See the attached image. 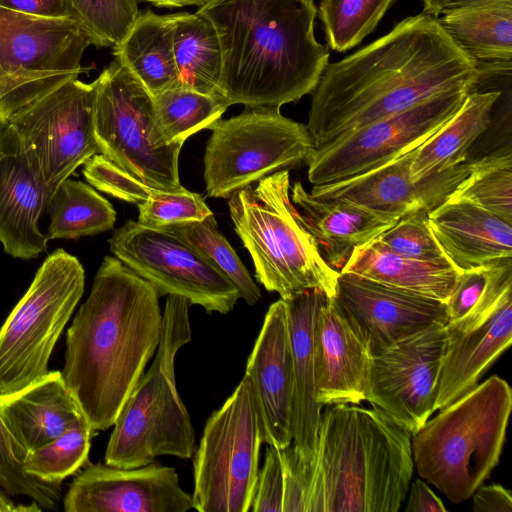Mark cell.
Returning <instances> with one entry per match:
<instances>
[{"label": "cell", "mask_w": 512, "mask_h": 512, "mask_svg": "<svg viewBox=\"0 0 512 512\" xmlns=\"http://www.w3.org/2000/svg\"><path fill=\"white\" fill-rule=\"evenodd\" d=\"M477 65L437 18L420 13L324 70L306 125L314 148L454 89L473 88Z\"/></svg>", "instance_id": "cell-1"}, {"label": "cell", "mask_w": 512, "mask_h": 512, "mask_svg": "<svg viewBox=\"0 0 512 512\" xmlns=\"http://www.w3.org/2000/svg\"><path fill=\"white\" fill-rule=\"evenodd\" d=\"M155 288L118 258L104 257L66 333L62 378L97 430L113 426L158 348Z\"/></svg>", "instance_id": "cell-2"}, {"label": "cell", "mask_w": 512, "mask_h": 512, "mask_svg": "<svg viewBox=\"0 0 512 512\" xmlns=\"http://www.w3.org/2000/svg\"><path fill=\"white\" fill-rule=\"evenodd\" d=\"M222 53L219 93L231 105L281 107L314 91L329 64L314 0H209L199 7Z\"/></svg>", "instance_id": "cell-3"}, {"label": "cell", "mask_w": 512, "mask_h": 512, "mask_svg": "<svg viewBox=\"0 0 512 512\" xmlns=\"http://www.w3.org/2000/svg\"><path fill=\"white\" fill-rule=\"evenodd\" d=\"M411 436L377 407L328 405L305 512H398L413 475Z\"/></svg>", "instance_id": "cell-4"}, {"label": "cell", "mask_w": 512, "mask_h": 512, "mask_svg": "<svg viewBox=\"0 0 512 512\" xmlns=\"http://www.w3.org/2000/svg\"><path fill=\"white\" fill-rule=\"evenodd\" d=\"M512 390L493 375L451 402L411 436L418 475L453 503L469 499L497 465Z\"/></svg>", "instance_id": "cell-5"}, {"label": "cell", "mask_w": 512, "mask_h": 512, "mask_svg": "<svg viewBox=\"0 0 512 512\" xmlns=\"http://www.w3.org/2000/svg\"><path fill=\"white\" fill-rule=\"evenodd\" d=\"M289 170H281L228 198L234 229L248 250L255 277L266 290L289 299L319 289L335 297L339 272L320 253L290 197Z\"/></svg>", "instance_id": "cell-6"}, {"label": "cell", "mask_w": 512, "mask_h": 512, "mask_svg": "<svg viewBox=\"0 0 512 512\" xmlns=\"http://www.w3.org/2000/svg\"><path fill=\"white\" fill-rule=\"evenodd\" d=\"M189 306L184 297L167 295L155 359L113 425L105 464L136 468L162 455L193 457L195 433L175 381L176 354L191 341Z\"/></svg>", "instance_id": "cell-7"}, {"label": "cell", "mask_w": 512, "mask_h": 512, "mask_svg": "<svg viewBox=\"0 0 512 512\" xmlns=\"http://www.w3.org/2000/svg\"><path fill=\"white\" fill-rule=\"evenodd\" d=\"M85 288L77 257L59 248L38 268L0 328V393L20 390L48 372L51 354Z\"/></svg>", "instance_id": "cell-8"}, {"label": "cell", "mask_w": 512, "mask_h": 512, "mask_svg": "<svg viewBox=\"0 0 512 512\" xmlns=\"http://www.w3.org/2000/svg\"><path fill=\"white\" fill-rule=\"evenodd\" d=\"M93 131L98 153L163 191H183L182 143L167 144L155 119L153 97L117 60L95 80Z\"/></svg>", "instance_id": "cell-9"}, {"label": "cell", "mask_w": 512, "mask_h": 512, "mask_svg": "<svg viewBox=\"0 0 512 512\" xmlns=\"http://www.w3.org/2000/svg\"><path fill=\"white\" fill-rule=\"evenodd\" d=\"M91 38L70 17H37L0 6V123L65 82L81 65Z\"/></svg>", "instance_id": "cell-10"}, {"label": "cell", "mask_w": 512, "mask_h": 512, "mask_svg": "<svg viewBox=\"0 0 512 512\" xmlns=\"http://www.w3.org/2000/svg\"><path fill=\"white\" fill-rule=\"evenodd\" d=\"M208 129L204 180L212 198H229L266 176L294 168L314 149L307 127L282 115L279 107L245 106Z\"/></svg>", "instance_id": "cell-11"}, {"label": "cell", "mask_w": 512, "mask_h": 512, "mask_svg": "<svg viewBox=\"0 0 512 512\" xmlns=\"http://www.w3.org/2000/svg\"><path fill=\"white\" fill-rule=\"evenodd\" d=\"M263 443L249 378L206 421L193 455L194 509L199 512H248Z\"/></svg>", "instance_id": "cell-12"}, {"label": "cell", "mask_w": 512, "mask_h": 512, "mask_svg": "<svg viewBox=\"0 0 512 512\" xmlns=\"http://www.w3.org/2000/svg\"><path fill=\"white\" fill-rule=\"evenodd\" d=\"M471 89L430 97L314 148L305 160L309 182L321 185L344 180L416 149L453 117Z\"/></svg>", "instance_id": "cell-13"}, {"label": "cell", "mask_w": 512, "mask_h": 512, "mask_svg": "<svg viewBox=\"0 0 512 512\" xmlns=\"http://www.w3.org/2000/svg\"><path fill=\"white\" fill-rule=\"evenodd\" d=\"M124 265L148 281L159 297L177 295L207 313L227 314L240 298L235 285L175 234L128 221L108 240Z\"/></svg>", "instance_id": "cell-14"}, {"label": "cell", "mask_w": 512, "mask_h": 512, "mask_svg": "<svg viewBox=\"0 0 512 512\" xmlns=\"http://www.w3.org/2000/svg\"><path fill=\"white\" fill-rule=\"evenodd\" d=\"M96 85L71 79L8 122L35 158L49 201L59 185L98 153L93 116Z\"/></svg>", "instance_id": "cell-15"}, {"label": "cell", "mask_w": 512, "mask_h": 512, "mask_svg": "<svg viewBox=\"0 0 512 512\" xmlns=\"http://www.w3.org/2000/svg\"><path fill=\"white\" fill-rule=\"evenodd\" d=\"M444 322H435L393 347L370 356L365 401L411 435L434 413L445 342Z\"/></svg>", "instance_id": "cell-16"}, {"label": "cell", "mask_w": 512, "mask_h": 512, "mask_svg": "<svg viewBox=\"0 0 512 512\" xmlns=\"http://www.w3.org/2000/svg\"><path fill=\"white\" fill-rule=\"evenodd\" d=\"M334 298L370 356L447 322L445 302L351 272H339Z\"/></svg>", "instance_id": "cell-17"}, {"label": "cell", "mask_w": 512, "mask_h": 512, "mask_svg": "<svg viewBox=\"0 0 512 512\" xmlns=\"http://www.w3.org/2000/svg\"><path fill=\"white\" fill-rule=\"evenodd\" d=\"M414 150L365 173L337 182L313 185L310 194L322 200L351 203L397 220L417 211L428 213L449 198L469 174L470 163L464 162L413 180L410 165Z\"/></svg>", "instance_id": "cell-18"}, {"label": "cell", "mask_w": 512, "mask_h": 512, "mask_svg": "<svg viewBox=\"0 0 512 512\" xmlns=\"http://www.w3.org/2000/svg\"><path fill=\"white\" fill-rule=\"evenodd\" d=\"M66 512H187L192 496L172 467L150 463L136 468L88 464L63 499Z\"/></svg>", "instance_id": "cell-19"}, {"label": "cell", "mask_w": 512, "mask_h": 512, "mask_svg": "<svg viewBox=\"0 0 512 512\" xmlns=\"http://www.w3.org/2000/svg\"><path fill=\"white\" fill-rule=\"evenodd\" d=\"M512 343V287L445 324V342L434 410L474 388Z\"/></svg>", "instance_id": "cell-20"}, {"label": "cell", "mask_w": 512, "mask_h": 512, "mask_svg": "<svg viewBox=\"0 0 512 512\" xmlns=\"http://www.w3.org/2000/svg\"><path fill=\"white\" fill-rule=\"evenodd\" d=\"M49 203L35 158L8 123H0V243L8 255L30 260L46 252L39 220Z\"/></svg>", "instance_id": "cell-21"}, {"label": "cell", "mask_w": 512, "mask_h": 512, "mask_svg": "<svg viewBox=\"0 0 512 512\" xmlns=\"http://www.w3.org/2000/svg\"><path fill=\"white\" fill-rule=\"evenodd\" d=\"M249 378L263 443H292L293 359L285 301L272 303L248 358Z\"/></svg>", "instance_id": "cell-22"}, {"label": "cell", "mask_w": 512, "mask_h": 512, "mask_svg": "<svg viewBox=\"0 0 512 512\" xmlns=\"http://www.w3.org/2000/svg\"><path fill=\"white\" fill-rule=\"evenodd\" d=\"M370 361L367 346L334 297H326L313 327L316 400L322 405L365 401Z\"/></svg>", "instance_id": "cell-23"}, {"label": "cell", "mask_w": 512, "mask_h": 512, "mask_svg": "<svg viewBox=\"0 0 512 512\" xmlns=\"http://www.w3.org/2000/svg\"><path fill=\"white\" fill-rule=\"evenodd\" d=\"M427 218L450 263L460 272L512 258V223L468 200L449 196Z\"/></svg>", "instance_id": "cell-24"}, {"label": "cell", "mask_w": 512, "mask_h": 512, "mask_svg": "<svg viewBox=\"0 0 512 512\" xmlns=\"http://www.w3.org/2000/svg\"><path fill=\"white\" fill-rule=\"evenodd\" d=\"M0 416L27 454L55 440L85 417L61 371H49L15 392L0 393Z\"/></svg>", "instance_id": "cell-25"}, {"label": "cell", "mask_w": 512, "mask_h": 512, "mask_svg": "<svg viewBox=\"0 0 512 512\" xmlns=\"http://www.w3.org/2000/svg\"><path fill=\"white\" fill-rule=\"evenodd\" d=\"M326 297L322 290L311 289L283 299L293 359L292 445L307 464L314 457L323 408L316 400L313 327Z\"/></svg>", "instance_id": "cell-26"}, {"label": "cell", "mask_w": 512, "mask_h": 512, "mask_svg": "<svg viewBox=\"0 0 512 512\" xmlns=\"http://www.w3.org/2000/svg\"><path fill=\"white\" fill-rule=\"evenodd\" d=\"M290 197L324 260L338 272L356 247L371 242L398 221L344 201L315 198L299 181Z\"/></svg>", "instance_id": "cell-27"}, {"label": "cell", "mask_w": 512, "mask_h": 512, "mask_svg": "<svg viewBox=\"0 0 512 512\" xmlns=\"http://www.w3.org/2000/svg\"><path fill=\"white\" fill-rule=\"evenodd\" d=\"M437 20L476 64L512 61V0H457Z\"/></svg>", "instance_id": "cell-28"}, {"label": "cell", "mask_w": 512, "mask_h": 512, "mask_svg": "<svg viewBox=\"0 0 512 512\" xmlns=\"http://www.w3.org/2000/svg\"><path fill=\"white\" fill-rule=\"evenodd\" d=\"M501 94L474 86L453 117L414 150L411 178L419 180L466 162L471 145L490 125Z\"/></svg>", "instance_id": "cell-29"}, {"label": "cell", "mask_w": 512, "mask_h": 512, "mask_svg": "<svg viewBox=\"0 0 512 512\" xmlns=\"http://www.w3.org/2000/svg\"><path fill=\"white\" fill-rule=\"evenodd\" d=\"M113 55L152 96L179 86L170 15L140 12Z\"/></svg>", "instance_id": "cell-30"}, {"label": "cell", "mask_w": 512, "mask_h": 512, "mask_svg": "<svg viewBox=\"0 0 512 512\" xmlns=\"http://www.w3.org/2000/svg\"><path fill=\"white\" fill-rule=\"evenodd\" d=\"M340 272H351L402 290L447 302L460 271L395 254L376 239L356 247Z\"/></svg>", "instance_id": "cell-31"}, {"label": "cell", "mask_w": 512, "mask_h": 512, "mask_svg": "<svg viewBox=\"0 0 512 512\" xmlns=\"http://www.w3.org/2000/svg\"><path fill=\"white\" fill-rule=\"evenodd\" d=\"M170 18L179 86L220 95L222 53L213 24L197 11L171 14Z\"/></svg>", "instance_id": "cell-32"}, {"label": "cell", "mask_w": 512, "mask_h": 512, "mask_svg": "<svg viewBox=\"0 0 512 512\" xmlns=\"http://www.w3.org/2000/svg\"><path fill=\"white\" fill-rule=\"evenodd\" d=\"M47 237L78 239L113 228L116 211L110 202L82 181L64 180L51 197Z\"/></svg>", "instance_id": "cell-33"}, {"label": "cell", "mask_w": 512, "mask_h": 512, "mask_svg": "<svg viewBox=\"0 0 512 512\" xmlns=\"http://www.w3.org/2000/svg\"><path fill=\"white\" fill-rule=\"evenodd\" d=\"M153 97L158 130L167 144L184 143L220 119L229 102L221 95L177 86Z\"/></svg>", "instance_id": "cell-34"}, {"label": "cell", "mask_w": 512, "mask_h": 512, "mask_svg": "<svg viewBox=\"0 0 512 512\" xmlns=\"http://www.w3.org/2000/svg\"><path fill=\"white\" fill-rule=\"evenodd\" d=\"M191 246L211 265L222 272L238 289L240 298L254 305L261 290L226 237L218 230L214 214L201 221L164 227Z\"/></svg>", "instance_id": "cell-35"}, {"label": "cell", "mask_w": 512, "mask_h": 512, "mask_svg": "<svg viewBox=\"0 0 512 512\" xmlns=\"http://www.w3.org/2000/svg\"><path fill=\"white\" fill-rule=\"evenodd\" d=\"M512 223V153L508 147L470 162L469 174L450 195Z\"/></svg>", "instance_id": "cell-36"}, {"label": "cell", "mask_w": 512, "mask_h": 512, "mask_svg": "<svg viewBox=\"0 0 512 512\" xmlns=\"http://www.w3.org/2000/svg\"><path fill=\"white\" fill-rule=\"evenodd\" d=\"M94 432L86 417L79 419L55 440L29 452L23 462L25 473L46 483L61 484L88 463Z\"/></svg>", "instance_id": "cell-37"}, {"label": "cell", "mask_w": 512, "mask_h": 512, "mask_svg": "<svg viewBox=\"0 0 512 512\" xmlns=\"http://www.w3.org/2000/svg\"><path fill=\"white\" fill-rule=\"evenodd\" d=\"M395 0H321L318 13L330 49L345 52L377 27Z\"/></svg>", "instance_id": "cell-38"}, {"label": "cell", "mask_w": 512, "mask_h": 512, "mask_svg": "<svg viewBox=\"0 0 512 512\" xmlns=\"http://www.w3.org/2000/svg\"><path fill=\"white\" fill-rule=\"evenodd\" d=\"M69 17L96 47L118 45L140 14V0H65Z\"/></svg>", "instance_id": "cell-39"}, {"label": "cell", "mask_w": 512, "mask_h": 512, "mask_svg": "<svg viewBox=\"0 0 512 512\" xmlns=\"http://www.w3.org/2000/svg\"><path fill=\"white\" fill-rule=\"evenodd\" d=\"M27 452L12 436L0 416V488L10 496H25L42 509L55 510L61 499L60 484L46 483L23 469Z\"/></svg>", "instance_id": "cell-40"}, {"label": "cell", "mask_w": 512, "mask_h": 512, "mask_svg": "<svg viewBox=\"0 0 512 512\" xmlns=\"http://www.w3.org/2000/svg\"><path fill=\"white\" fill-rule=\"evenodd\" d=\"M375 239L402 257L425 263L452 265L436 240L425 211L401 217Z\"/></svg>", "instance_id": "cell-41"}, {"label": "cell", "mask_w": 512, "mask_h": 512, "mask_svg": "<svg viewBox=\"0 0 512 512\" xmlns=\"http://www.w3.org/2000/svg\"><path fill=\"white\" fill-rule=\"evenodd\" d=\"M138 210L137 222L155 228L201 221L213 215L204 198L187 189L175 192L155 189L138 204Z\"/></svg>", "instance_id": "cell-42"}, {"label": "cell", "mask_w": 512, "mask_h": 512, "mask_svg": "<svg viewBox=\"0 0 512 512\" xmlns=\"http://www.w3.org/2000/svg\"><path fill=\"white\" fill-rule=\"evenodd\" d=\"M82 173L96 189L136 205L148 199L155 190L100 153L84 163Z\"/></svg>", "instance_id": "cell-43"}, {"label": "cell", "mask_w": 512, "mask_h": 512, "mask_svg": "<svg viewBox=\"0 0 512 512\" xmlns=\"http://www.w3.org/2000/svg\"><path fill=\"white\" fill-rule=\"evenodd\" d=\"M284 474L281 449L267 447L258 470L251 509L253 512H283Z\"/></svg>", "instance_id": "cell-44"}, {"label": "cell", "mask_w": 512, "mask_h": 512, "mask_svg": "<svg viewBox=\"0 0 512 512\" xmlns=\"http://www.w3.org/2000/svg\"><path fill=\"white\" fill-rule=\"evenodd\" d=\"M284 474L283 512H305L310 484L309 464L296 452L292 443L281 449Z\"/></svg>", "instance_id": "cell-45"}, {"label": "cell", "mask_w": 512, "mask_h": 512, "mask_svg": "<svg viewBox=\"0 0 512 512\" xmlns=\"http://www.w3.org/2000/svg\"><path fill=\"white\" fill-rule=\"evenodd\" d=\"M474 512H511L512 496L510 490L500 484L480 486L473 493Z\"/></svg>", "instance_id": "cell-46"}, {"label": "cell", "mask_w": 512, "mask_h": 512, "mask_svg": "<svg viewBox=\"0 0 512 512\" xmlns=\"http://www.w3.org/2000/svg\"><path fill=\"white\" fill-rule=\"evenodd\" d=\"M0 6L37 17H69L65 0H0Z\"/></svg>", "instance_id": "cell-47"}, {"label": "cell", "mask_w": 512, "mask_h": 512, "mask_svg": "<svg viewBox=\"0 0 512 512\" xmlns=\"http://www.w3.org/2000/svg\"><path fill=\"white\" fill-rule=\"evenodd\" d=\"M406 512H446V508L429 486L421 479L411 485Z\"/></svg>", "instance_id": "cell-48"}, {"label": "cell", "mask_w": 512, "mask_h": 512, "mask_svg": "<svg viewBox=\"0 0 512 512\" xmlns=\"http://www.w3.org/2000/svg\"><path fill=\"white\" fill-rule=\"evenodd\" d=\"M4 490L0 488V512H26V511H41L42 508L33 502L31 506H17Z\"/></svg>", "instance_id": "cell-49"}, {"label": "cell", "mask_w": 512, "mask_h": 512, "mask_svg": "<svg viewBox=\"0 0 512 512\" xmlns=\"http://www.w3.org/2000/svg\"><path fill=\"white\" fill-rule=\"evenodd\" d=\"M457 0H422L423 13L437 18L442 11Z\"/></svg>", "instance_id": "cell-50"}, {"label": "cell", "mask_w": 512, "mask_h": 512, "mask_svg": "<svg viewBox=\"0 0 512 512\" xmlns=\"http://www.w3.org/2000/svg\"><path fill=\"white\" fill-rule=\"evenodd\" d=\"M157 7H183L188 5H195L201 7L205 5L209 0H145Z\"/></svg>", "instance_id": "cell-51"}]
</instances>
